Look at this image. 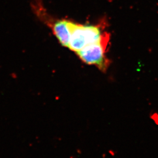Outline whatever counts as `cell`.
<instances>
[{"label":"cell","mask_w":158,"mask_h":158,"mask_svg":"<svg viewBox=\"0 0 158 158\" xmlns=\"http://www.w3.org/2000/svg\"><path fill=\"white\" fill-rule=\"evenodd\" d=\"M70 31V38L68 48L75 53L80 51L85 46L95 43L101 38L105 25H82L68 21Z\"/></svg>","instance_id":"obj_1"},{"label":"cell","mask_w":158,"mask_h":158,"mask_svg":"<svg viewBox=\"0 0 158 158\" xmlns=\"http://www.w3.org/2000/svg\"><path fill=\"white\" fill-rule=\"evenodd\" d=\"M110 40V34L104 32L99 40L85 46L76 53L83 62L95 65L102 72L106 73L111 64L106 56Z\"/></svg>","instance_id":"obj_2"}]
</instances>
